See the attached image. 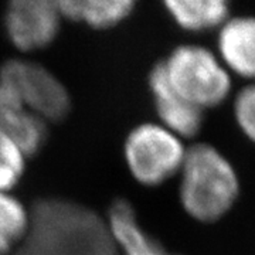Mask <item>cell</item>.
<instances>
[{
	"mask_svg": "<svg viewBox=\"0 0 255 255\" xmlns=\"http://www.w3.org/2000/svg\"><path fill=\"white\" fill-rule=\"evenodd\" d=\"M16 255H117L107 221L63 200L38 203Z\"/></svg>",
	"mask_w": 255,
	"mask_h": 255,
	"instance_id": "1",
	"label": "cell"
},
{
	"mask_svg": "<svg viewBox=\"0 0 255 255\" xmlns=\"http://www.w3.org/2000/svg\"><path fill=\"white\" fill-rule=\"evenodd\" d=\"M177 177L180 206L197 223L221 221L241 197V179L236 164L211 143L187 146Z\"/></svg>",
	"mask_w": 255,
	"mask_h": 255,
	"instance_id": "2",
	"label": "cell"
},
{
	"mask_svg": "<svg viewBox=\"0 0 255 255\" xmlns=\"http://www.w3.org/2000/svg\"><path fill=\"white\" fill-rule=\"evenodd\" d=\"M169 87L203 112L219 108L233 97V77L216 51L201 44L174 47L157 63Z\"/></svg>",
	"mask_w": 255,
	"mask_h": 255,
	"instance_id": "3",
	"label": "cell"
},
{
	"mask_svg": "<svg viewBox=\"0 0 255 255\" xmlns=\"http://www.w3.org/2000/svg\"><path fill=\"white\" fill-rule=\"evenodd\" d=\"M186 152V140L159 122H145L133 128L124 145L129 173L146 187H157L176 177Z\"/></svg>",
	"mask_w": 255,
	"mask_h": 255,
	"instance_id": "4",
	"label": "cell"
},
{
	"mask_svg": "<svg viewBox=\"0 0 255 255\" xmlns=\"http://www.w3.org/2000/svg\"><path fill=\"white\" fill-rule=\"evenodd\" d=\"M0 82L44 122L63 119L71 108L70 94L63 82L34 61H6L0 68Z\"/></svg>",
	"mask_w": 255,
	"mask_h": 255,
	"instance_id": "5",
	"label": "cell"
},
{
	"mask_svg": "<svg viewBox=\"0 0 255 255\" xmlns=\"http://www.w3.org/2000/svg\"><path fill=\"white\" fill-rule=\"evenodd\" d=\"M61 17L55 0H6L4 30L16 48L36 51L54 41Z\"/></svg>",
	"mask_w": 255,
	"mask_h": 255,
	"instance_id": "6",
	"label": "cell"
},
{
	"mask_svg": "<svg viewBox=\"0 0 255 255\" xmlns=\"http://www.w3.org/2000/svg\"><path fill=\"white\" fill-rule=\"evenodd\" d=\"M216 54L231 77L255 81V14H236L220 26Z\"/></svg>",
	"mask_w": 255,
	"mask_h": 255,
	"instance_id": "7",
	"label": "cell"
},
{
	"mask_svg": "<svg viewBox=\"0 0 255 255\" xmlns=\"http://www.w3.org/2000/svg\"><path fill=\"white\" fill-rule=\"evenodd\" d=\"M149 88L160 125L183 140L193 139L200 133L204 124V112L183 100L169 87L157 64L149 74Z\"/></svg>",
	"mask_w": 255,
	"mask_h": 255,
	"instance_id": "8",
	"label": "cell"
},
{
	"mask_svg": "<svg viewBox=\"0 0 255 255\" xmlns=\"http://www.w3.org/2000/svg\"><path fill=\"white\" fill-rule=\"evenodd\" d=\"M0 135L26 153H37L47 137V122L27 110L6 85L0 82Z\"/></svg>",
	"mask_w": 255,
	"mask_h": 255,
	"instance_id": "9",
	"label": "cell"
},
{
	"mask_svg": "<svg viewBox=\"0 0 255 255\" xmlns=\"http://www.w3.org/2000/svg\"><path fill=\"white\" fill-rule=\"evenodd\" d=\"M107 226L122 255H167L162 247L139 226L135 210L125 200L112 204Z\"/></svg>",
	"mask_w": 255,
	"mask_h": 255,
	"instance_id": "10",
	"label": "cell"
},
{
	"mask_svg": "<svg viewBox=\"0 0 255 255\" xmlns=\"http://www.w3.org/2000/svg\"><path fill=\"white\" fill-rule=\"evenodd\" d=\"M179 27L193 34L217 28L231 16V0H162Z\"/></svg>",
	"mask_w": 255,
	"mask_h": 255,
	"instance_id": "11",
	"label": "cell"
},
{
	"mask_svg": "<svg viewBox=\"0 0 255 255\" xmlns=\"http://www.w3.org/2000/svg\"><path fill=\"white\" fill-rule=\"evenodd\" d=\"M61 16L92 28H111L132 13L137 0H55Z\"/></svg>",
	"mask_w": 255,
	"mask_h": 255,
	"instance_id": "12",
	"label": "cell"
},
{
	"mask_svg": "<svg viewBox=\"0 0 255 255\" xmlns=\"http://www.w3.org/2000/svg\"><path fill=\"white\" fill-rule=\"evenodd\" d=\"M31 213L10 191H0V255L14 253L27 236Z\"/></svg>",
	"mask_w": 255,
	"mask_h": 255,
	"instance_id": "13",
	"label": "cell"
},
{
	"mask_svg": "<svg viewBox=\"0 0 255 255\" xmlns=\"http://www.w3.org/2000/svg\"><path fill=\"white\" fill-rule=\"evenodd\" d=\"M26 153L14 142L0 135V191H10L26 169Z\"/></svg>",
	"mask_w": 255,
	"mask_h": 255,
	"instance_id": "14",
	"label": "cell"
},
{
	"mask_svg": "<svg viewBox=\"0 0 255 255\" xmlns=\"http://www.w3.org/2000/svg\"><path fill=\"white\" fill-rule=\"evenodd\" d=\"M233 118L240 133L255 146V81L233 95Z\"/></svg>",
	"mask_w": 255,
	"mask_h": 255,
	"instance_id": "15",
	"label": "cell"
}]
</instances>
